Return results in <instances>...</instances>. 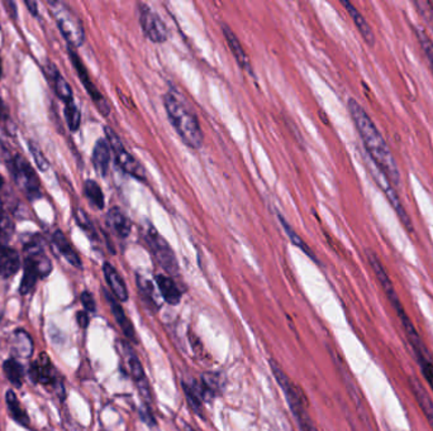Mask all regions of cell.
Listing matches in <instances>:
<instances>
[{"mask_svg":"<svg viewBox=\"0 0 433 431\" xmlns=\"http://www.w3.org/2000/svg\"><path fill=\"white\" fill-rule=\"evenodd\" d=\"M279 219H280V221H281V224H283V226H284L285 232H286V234L289 235L291 243H293V244H295L297 247L300 248V249H302V251H303V252H304L306 255H309V257H311L312 260H314V261H316V257H314V255H313V252L312 251H311V248L307 246L306 243L303 242V239H302V238L299 237L298 233H295V232L293 230V228H291V226H289V224H288L286 221H285L283 217H280V215H279Z\"/></svg>","mask_w":433,"mask_h":431,"instance_id":"cell-30","label":"cell"},{"mask_svg":"<svg viewBox=\"0 0 433 431\" xmlns=\"http://www.w3.org/2000/svg\"><path fill=\"white\" fill-rule=\"evenodd\" d=\"M417 362H418L419 367H420L422 375L425 377L428 386L433 391V363L431 358L423 357V358H418Z\"/></svg>","mask_w":433,"mask_h":431,"instance_id":"cell-35","label":"cell"},{"mask_svg":"<svg viewBox=\"0 0 433 431\" xmlns=\"http://www.w3.org/2000/svg\"><path fill=\"white\" fill-rule=\"evenodd\" d=\"M222 32H223V35H224V38H226V42H227L229 50L232 52V55L235 56L237 64L240 65L241 69H243L246 72L252 74V67H251V64H250L249 56L246 55V52L243 50L240 40H238L237 35L234 33V31L231 29L229 26L223 23V24H222Z\"/></svg>","mask_w":433,"mask_h":431,"instance_id":"cell-13","label":"cell"},{"mask_svg":"<svg viewBox=\"0 0 433 431\" xmlns=\"http://www.w3.org/2000/svg\"><path fill=\"white\" fill-rule=\"evenodd\" d=\"M12 350L19 358L28 360L32 357L33 340L31 338L28 332H24L23 329L15 330L13 338H12Z\"/></svg>","mask_w":433,"mask_h":431,"instance_id":"cell-22","label":"cell"},{"mask_svg":"<svg viewBox=\"0 0 433 431\" xmlns=\"http://www.w3.org/2000/svg\"><path fill=\"white\" fill-rule=\"evenodd\" d=\"M80 301H81V304H83L84 309H85L88 312H95V310H97L95 300H94V297H92L90 292L84 291V292L81 294V296H80Z\"/></svg>","mask_w":433,"mask_h":431,"instance_id":"cell-37","label":"cell"},{"mask_svg":"<svg viewBox=\"0 0 433 431\" xmlns=\"http://www.w3.org/2000/svg\"><path fill=\"white\" fill-rule=\"evenodd\" d=\"M103 272H104V277L107 280L109 289L113 292V296L120 301H127L128 297H129L127 286L123 281L121 275L118 273V271L114 269L111 263L106 262L103 264Z\"/></svg>","mask_w":433,"mask_h":431,"instance_id":"cell-16","label":"cell"},{"mask_svg":"<svg viewBox=\"0 0 433 431\" xmlns=\"http://www.w3.org/2000/svg\"><path fill=\"white\" fill-rule=\"evenodd\" d=\"M29 377L32 378V381L41 383L43 386H52L56 389L57 396L60 397V400H64V384H63V381L58 378L55 367L47 354H41L40 360L31 364Z\"/></svg>","mask_w":433,"mask_h":431,"instance_id":"cell-8","label":"cell"},{"mask_svg":"<svg viewBox=\"0 0 433 431\" xmlns=\"http://www.w3.org/2000/svg\"><path fill=\"white\" fill-rule=\"evenodd\" d=\"M348 108L363 143V147L366 149L374 166L389 180L391 184H400V172L398 169L395 158L375 123L371 121V118L365 112V109L359 104L357 100L352 98L348 100Z\"/></svg>","mask_w":433,"mask_h":431,"instance_id":"cell-1","label":"cell"},{"mask_svg":"<svg viewBox=\"0 0 433 431\" xmlns=\"http://www.w3.org/2000/svg\"><path fill=\"white\" fill-rule=\"evenodd\" d=\"M416 35H417L419 44H420L422 50L428 58V62L431 65L433 70V42L431 41V38L426 35V32L420 28H416Z\"/></svg>","mask_w":433,"mask_h":431,"instance_id":"cell-32","label":"cell"},{"mask_svg":"<svg viewBox=\"0 0 433 431\" xmlns=\"http://www.w3.org/2000/svg\"><path fill=\"white\" fill-rule=\"evenodd\" d=\"M38 278H41V275H40V271L37 269L35 262L29 260V258H26L24 260V273H23L21 286H19V292L22 295H27L33 290Z\"/></svg>","mask_w":433,"mask_h":431,"instance_id":"cell-24","label":"cell"},{"mask_svg":"<svg viewBox=\"0 0 433 431\" xmlns=\"http://www.w3.org/2000/svg\"><path fill=\"white\" fill-rule=\"evenodd\" d=\"M75 219L78 221L79 226H81L86 233L90 234L92 237H95V229L92 226V221L81 209L75 210Z\"/></svg>","mask_w":433,"mask_h":431,"instance_id":"cell-36","label":"cell"},{"mask_svg":"<svg viewBox=\"0 0 433 431\" xmlns=\"http://www.w3.org/2000/svg\"><path fill=\"white\" fill-rule=\"evenodd\" d=\"M111 146L107 140H99L97 142L94 151H92V164L95 167L97 172L106 176L109 170V163H111Z\"/></svg>","mask_w":433,"mask_h":431,"instance_id":"cell-20","label":"cell"},{"mask_svg":"<svg viewBox=\"0 0 433 431\" xmlns=\"http://www.w3.org/2000/svg\"><path fill=\"white\" fill-rule=\"evenodd\" d=\"M65 118H66V123H67V127L70 128V130L76 132L81 123V114L79 112L78 106L75 105L74 101L65 104Z\"/></svg>","mask_w":433,"mask_h":431,"instance_id":"cell-29","label":"cell"},{"mask_svg":"<svg viewBox=\"0 0 433 431\" xmlns=\"http://www.w3.org/2000/svg\"><path fill=\"white\" fill-rule=\"evenodd\" d=\"M163 106L171 126L185 144L193 149H200L204 141V135L197 115L171 92L165 94Z\"/></svg>","mask_w":433,"mask_h":431,"instance_id":"cell-2","label":"cell"},{"mask_svg":"<svg viewBox=\"0 0 433 431\" xmlns=\"http://www.w3.org/2000/svg\"><path fill=\"white\" fill-rule=\"evenodd\" d=\"M15 233L13 221L6 217L4 214L0 215V243L6 244Z\"/></svg>","mask_w":433,"mask_h":431,"instance_id":"cell-33","label":"cell"},{"mask_svg":"<svg viewBox=\"0 0 433 431\" xmlns=\"http://www.w3.org/2000/svg\"><path fill=\"white\" fill-rule=\"evenodd\" d=\"M124 346H126V349H127V350H124V353H126V358H127L131 375L133 377L136 384H137V387L140 389V394L149 401V398H151L149 382H147V377L145 375L142 364H141V362L138 360V357L136 355L135 352L132 350V348L128 346L127 343H124Z\"/></svg>","mask_w":433,"mask_h":431,"instance_id":"cell-12","label":"cell"},{"mask_svg":"<svg viewBox=\"0 0 433 431\" xmlns=\"http://www.w3.org/2000/svg\"><path fill=\"white\" fill-rule=\"evenodd\" d=\"M21 267V258L18 252L7 244L0 243V276L10 278L15 276Z\"/></svg>","mask_w":433,"mask_h":431,"instance_id":"cell-14","label":"cell"},{"mask_svg":"<svg viewBox=\"0 0 433 431\" xmlns=\"http://www.w3.org/2000/svg\"><path fill=\"white\" fill-rule=\"evenodd\" d=\"M49 7L65 40L70 43L72 47L81 46L85 41V31L79 15L63 1L51 0Z\"/></svg>","mask_w":433,"mask_h":431,"instance_id":"cell-4","label":"cell"},{"mask_svg":"<svg viewBox=\"0 0 433 431\" xmlns=\"http://www.w3.org/2000/svg\"><path fill=\"white\" fill-rule=\"evenodd\" d=\"M270 367L272 375H275L277 384L283 389L288 405L291 407L293 415L295 417L299 428L302 431H318L313 424L312 419L307 411L306 397L302 394V391L291 383L289 377L284 371L279 366V363L270 360Z\"/></svg>","mask_w":433,"mask_h":431,"instance_id":"cell-3","label":"cell"},{"mask_svg":"<svg viewBox=\"0 0 433 431\" xmlns=\"http://www.w3.org/2000/svg\"><path fill=\"white\" fill-rule=\"evenodd\" d=\"M138 8H140L138 9L140 10V23H141L145 35L149 38L151 42H165L168 40V28L161 19V17L145 3H141Z\"/></svg>","mask_w":433,"mask_h":431,"instance_id":"cell-9","label":"cell"},{"mask_svg":"<svg viewBox=\"0 0 433 431\" xmlns=\"http://www.w3.org/2000/svg\"><path fill=\"white\" fill-rule=\"evenodd\" d=\"M185 431H197V430H194V429H193L192 426H190V425H185Z\"/></svg>","mask_w":433,"mask_h":431,"instance_id":"cell-41","label":"cell"},{"mask_svg":"<svg viewBox=\"0 0 433 431\" xmlns=\"http://www.w3.org/2000/svg\"><path fill=\"white\" fill-rule=\"evenodd\" d=\"M10 170L13 172L17 184L26 191L31 200L41 198L40 180L32 166L23 155H17L13 157V160L10 161Z\"/></svg>","mask_w":433,"mask_h":431,"instance_id":"cell-7","label":"cell"},{"mask_svg":"<svg viewBox=\"0 0 433 431\" xmlns=\"http://www.w3.org/2000/svg\"><path fill=\"white\" fill-rule=\"evenodd\" d=\"M24 4L27 6V8H28L29 12H31L32 15H36V17L37 15H38V12H37L36 1H33V0H26V1H24Z\"/></svg>","mask_w":433,"mask_h":431,"instance_id":"cell-40","label":"cell"},{"mask_svg":"<svg viewBox=\"0 0 433 431\" xmlns=\"http://www.w3.org/2000/svg\"><path fill=\"white\" fill-rule=\"evenodd\" d=\"M341 4L343 7L346 8L348 15L352 18V21H354L356 27L359 29L360 35H362L363 41L368 43L370 47H374V44H375V35H374L373 29L370 27L369 23L366 21V18H365V17L356 9V7H354V4H351L350 1L342 0Z\"/></svg>","mask_w":433,"mask_h":431,"instance_id":"cell-17","label":"cell"},{"mask_svg":"<svg viewBox=\"0 0 433 431\" xmlns=\"http://www.w3.org/2000/svg\"><path fill=\"white\" fill-rule=\"evenodd\" d=\"M106 135L107 141L111 146V149L114 152L115 162L128 175L135 177L140 181H146V171L143 169L142 164L136 160L133 155L128 152L121 138L114 132L112 128L106 127Z\"/></svg>","mask_w":433,"mask_h":431,"instance_id":"cell-5","label":"cell"},{"mask_svg":"<svg viewBox=\"0 0 433 431\" xmlns=\"http://www.w3.org/2000/svg\"><path fill=\"white\" fill-rule=\"evenodd\" d=\"M76 320H78L79 326L83 329H86L89 326V315L86 314L85 311H79L76 314Z\"/></svg>","mask_w":433,"mask_h":431,"instance_id":"cell-39","label":"cell"},{"mask_svg":"<svg viewBox=\"0 0 433 431\" xmlns=\"http://www.w3.org/2000/svg\"><path fill=\"white\" fill-rule=\"evenodd\" d=\"M156 285L160 290V294L163 295V300L169 305H178L181 300V292L178 289L175 281L169 276L165 275H157Z\"/></svg>","mask_w":433,"mask_h":431,"instance_id":"cell-21","label":"cell"},{"mask_svg":"<svg viewBox=\"0 0 433 431\" xmlns=\"http://www.w3.org/2000/svg\"><path fill=\"white\" fill-rule=\"evenodd\" d=\"M106 223H107L108 228L120 238H127L132 229L131 220L126 215V212L120 208H112L107 212Z\"/></svg>","mask_w":433,"mask_h":431,"instance_id":"cell-15","label":"cell"},{"mask_svg":"<svg viewBox=\"0 0 433 431\" xmlns=\"http://www.w3.org/2000/svg\"><path fill=\"white\" fill-rule=\"evenodd\" d=\"M28 149L40 171L46 172V171L49 170V162H47L46 157L43 155L42 151L40 149V147L37 146L36 143L32 141L28 142Z\"/></svg>","mask_w":433,"mask_h":431,"instance_id":"cell-34","label":"cell"},{"mask_svg":"<svg viewBox=\"0 0 433 431\" xmlns=\"http://www.w3.org/2000/svg\"><path fill=\"white\" fill-rule=\"evenodd\" d=\"M50 78L52 84H54V87H55L57 96L63 100L65 104L74 101L72 87L69 85V83L63 78V75L56 70V67H54V66H52V71L50 72Z\"/></svg>","mask_w":433,"mask_h":431,"instance_id":"cell-26","label":"cell"},{"mask_svg":"<svg viewBox=\"0 0 433 431\" xmlns=\"http://www.w3.org/2000/svg\"><path fill=\"white\" fill-rule=\"evenodd\" d=\"M371 175L375 178L377 186L385 192L386 198L389 200V203H391V205L393 206V209L397 212L398 218L400 219L402 224L405 226V229H407L409 233H413V232H414V226H413L412 220L409 218L408 212H405V206L402 205L400 198L398 196L397 192L394 190V187H393L391 183H389V180L384 176L383 174L377 170V167H375V171H371Z\"/></svg>","mask_w":433,"mask_h":431,"instance_id":"cell-11","label":"cell"},{"mask_svg":"<svg viewBox=\"0 0 433 431\" xmlns=\"http://www.w3.org/2000/svg\"><path fill=\"white\" fill-rule=\"evenodd\" d=\"M3 185H4V177L1 176V175H0V189H1V187H3Z\"/></svg>","mask_w":433,"mask_h":431,"instance_id":"cell-42","label":"cell"},{"mask_svg":"<svg viewBox=\"0 0 433 431\" xmlns=\"http://www.w3.org/2000/svg\"><path fill=\"white\" fill-rule=\"evenodd\" d=\"M52 239H54V243H55V246L58 249V252L64 255L65 260L69 262L74 267L81 269V266H83L81 260H80V257L76 253V251L72 248L70 242L67 241V238L65 237V234L61 230H56L55 234H54V237H52Z\"/></svg>","mask_w":433,"mask_h":431,"instance_id":"cell-23","label":"cell"},{"mask_svg":"<svg viewBox=\"0 0 433 431\" xmlns=\"http://www.w3.org/2000/svg\"><path fill=\"white\" fill-rule=\"evenodd\" d=\"M145 239L147 242V246L151 249L154 257L156 258V261L158 262V264L168 273L177 275L179 272L177 255L174 253V251L171 249L169 243L163 239L156 229L149 226V229L145 232Z\"/></svg>","mask_w":433,"mask_h":431,"instance_id":"cell-6","label":"cell"},{"mask_svg":"<svg viewBox=\"0 0 433 431\" xmlns=\"http://www.w3.org/2000/svg\"><path fill=\"white\" fill-rule=\"evenodd\" d=\"M3 212H1V203H0V215H1Z\"/></svg>","mask_w":433,"mask_h":431,"instance_id":"cell-44","label":"cell"},{"mask_svg":"<svg viewBox=\"0 0 433 431\" xmlns=\"http://www.w3.org/2000/svg\"><path fill=\"white\" fill-rule=\"evenodd\" d=\"M6 400H7L8 411L10 414V416L13 417L15 423L22 425V426H29V417L27 415V412L24 411V409L22 407L21 403L18 401V398L15 396L13 391H8L7 395H6Z\"/></svg>","mask_w":433,"mask_h":431,"instance_id":"cell-25","label":"cell"},{"mask_svg":"<svg viewBox=\"0 0 433 431\" xmlns=\"http://www.w3.org/2000/svg\"><path fill=\"white\" fill-rule=\"evenodd\" d=\"M84 192L88 200L92 203V205L97 209H103L104 208V194L100 189L98 183H95L94 180H86L84 184Z\"/></svg>","mask_w":433,"mask_h":431,"instance_id":"cell-28","label":"cell"},{"mask_svg":"<svg viewBox=\"0 0 433 431\" xmlns=\"http://www.w3.org/2000/svg\"><path fill=\"white\" fill-rule=\"evenodd\" d=\"M1 74H3V65H1V58H0V78H1Z\"/></svg>","mask_w":433,"mask_h":431,"instance_id":"cell-43","label":"cell"},{"mask_svg":"<svg viewBox=\"0 0 433 431\" xmlns=\"http://www.w3.org/2000/svg\"><path fill=\"white\" fill-rule=\"evenodd\" d=\"M409 384H411V389H412V394L416 397L417 403H418L419 407L422 412L425 414L428 424L431 425L433 430V401L431 396L428 395L426 389H423V386L420 384V382L417 381L416 378L409 377Z\"/></svg>","mask_w":433,"mask_h":431,"instance_id":"cell-19","label":"cell"},{"mask_svg":"<svg viewBox=\"0 0 433 431\" xmlns=\"http://www.w3.org/2000/svg\"><path fill=\"white\" fill-rule=\"evenodd\" d=\"M69 56H70V60H72V66L75 67V70L78 72V76L81 80V83L85 87L86 92L90 95L94 104L97 105L100 113L103 114L104 117H107L111 113V105L108 104L106 98L101 95V92L97 89V86L92 84V81L89 78V74H88L81 58L78 56V53L75 52L72 47H69Z\"/></svg>","mask_w":433,"mask_h":431,"instance_id":"cell-10","label":"cell"},{"mask_svg":"<svg viewBox=\"0 0 433 431\" xmlns=\"http://www.w3.org/2000/svg\"><path fill=\"white\" fill-rule=\"evenodd\" d=\"M104 295L107 297L108 304L111 306V310H112L114 319H115L117 324L121 328L123 334L127 337L128 339L136 340L135 328H133V324L131 323V320L127 318V315L124 314L123 307L115 300V297L112 296L108 291H104Z\"/></svg>","mask_w":433,"mask_h":431,"instance_id":"cell-18","label":"cell"},{"mask_svg":"<svg viewBox=\"0 0 433 431\" xmlns=\"http://www.w3.org/2000/svg\"><path fill=\"white\" fill-rule=\"evenodd\" d=\"M140 415H141L143 423H146V424L149 425V426H155V425H156L155 417L152 415V412H151L149 407H143V409H141Z\"/></svg>","mask_w":433,"mask_h":431,"instance_id":"cell-38","label":"cell"},{"mask_svg":"<svg viewBox=\"0 0 433 431\" xmlns=\"http://www.w3.org/2000/svg\"><path fill=\"white\" fill-rule=\"evenodd\" d=\"M3 371H4V375L7 377L8 381L10 382L15 387H21L24 372H23V367H22L19 362L15 361V358H9L3 364Z\"/></svg>","mask_w":433,"mask_h":431,"instance_id":"cell-27","label":"cell"},{"mask_svg":"<svg viewBox=\"0 0 433 431\" xmlns=\"http://www.w3.org/2000/svg\"><path fill=\"white\" fill-rule=\"evenodd\" d=\"M183 389H184L185 396H186V400H188V403L190 405V407L197 415L203 417V405H202V400H200L198 392L195 391V387H190L189 384H185L183 382Z\"/></svg>","mask_w":433,"mask_h":431,"instance_id":"cell-31","label":"cell"}]
</instances>
